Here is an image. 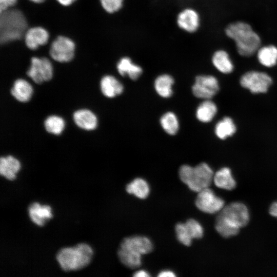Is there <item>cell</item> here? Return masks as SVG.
Returning a JSON list of instances; mask_svg holds the SVG:
<instances>
[{"label":"cell","mask_w":277,"mask_h":277,"mask_svg":"<svg viewBox=\"0 0 277 277\" xmlns=\"http://www.w3.org/2000/svg\"><path fill=\"white\" fill-rule=\"evenodd\" d=\"M10 93L17 101L25 103L28 102L32 97L33 88L27 81L18 78L14 82Z\"/></svg>","instance_id":"cell-21"},{"label":"cell","mask_w":277,"mask_h":277,"mask_svg":"<svg viewBox=\"0 0 277 277\" xmlns=\"http://www.w3.org/2000/svg\"><path fill=\"white\" fill-rule=\"evenodd\" d=\"M216 112L215 104L209 100H206L197 107L196 117L200 122L207 123L213 119Z\"/></svg>","instance_id":"cell-25"},{"label":"cell","mask_w":277,"mask_h":277,"mask_svg":"<svg viewBox=\"0 0 277 277\" xmlns=\"http://www.w3.org/2000/svg\"><path fill=\"white\" fill-rule=\"evenodd\" d=\"M240 84L253 93H264L272 84V79L265 72L252 70L246 72L241 76Z\"/></svg>","instance_id":"cell-7"},{"label":"cell","mask_w":277,"mask_h":277,"mask_svg":"<svg viewBox=\"0 0 277 277\" xmlns=\"http://www.w3.org/2000/svg\"><path fill=\"white\" fill-rule=\"evenodd\" d=\"M195 204L201 211L213 214L220 212L224 207L225 203L212 190L207 188L198 192Z\"/></svg>","instance_id":"cell-11"},{"label":"cell","mask_w":277,"mask_h":277,"mask_svg":"<svg viewBox=\"0 0 277 277\" xmlns=\"http://www.w3.org/2000/svg\"><path fill=\"white\" fill-rule=\"evenodd\" d=\"M33 2L36 3H39L44 2L45 0H30Z\"/></svg>","instance_id":"cell-38"},{"label":"cell","mask_w":277,"mask_h":277,"mask_svg":"<svg viewBox=\"0 0 277 277\" xmlns=\"http://www.w3.org/2000/svg\"><path fill=\"white\" fill-rule=\"evenodd\" d=\"M225 35L234 43L238 53L249 57L255 54L262 46V39L252 26L243 21L228 24L224 29Z\"/></svg>","instance_id":"cell-1"},{"label":"cell","mask_w":277,"mask_h":277,"mask_svg":"<svg viewBox=\"0 0 277 277\" xmlns=\"http://www.w3.org/2000/svg\"><path fill=\"white\" fill-rule=\"evenodd\" d=\"M187 230L192 239L201 238L204 233L203 227L196 220L190 219L185 223Z\"/></svg>","instance_id":"cell-31"},{"label":"cell","mask_w":277,"mask_h":277,"mask_svg":"<svg viewBox=\"0 0 277 277\" xmlns=\"http://www.w3.org/2000/svg\"><path fill=\"white\" fill-rule=\"evenodd\" d=\"M219 83L215 77L211 75H199L195 78L192 91L196 97L209 100L218 92Z\"/></svg>","instance_id":"cell-10"},{"label":"cell","mask_w":277,"mask_h":277,"mask_svg":"<svg viewBox=\"0 0 277 277\" xmlns=\"http://www.w3.org/2000/svg\"><path fill=\"white\" fill-rule=\"evenodd\" d=\"M269 213L272 216L277 217V202L273 203L271 205Z\"/></svg>","instance_id":"cell-35"},{"label":"cell","mask_w":277,"mask_h":277,"mask_svg":"<svg viewBox=\"0 0 277 277\" xmlns=\"http://www.w3.org/2000/svg\"><path fill=\"white\" fill-rule=\"evenodd\" d=\"M75 44L69 38L58 36L52 43L49 53L55 61L60 62H68L74 55Z\"/></svg>","instance_id":"cell-8"},{"label":"cell","mask_w":277,"mask_h":277,"mask_svg":"<svg viewBox=\"0 0 277 277\" xmlns=\"http://www.w3.org/2000/svg\"><path fill=\"white\" fill-rule=\"evenodd\" d=\"M127 192L136 197L145 199L150 192V187L148 183L143 179L136 178L128 183L126 187Z\"/></svg>","instance_id":"cell-24"},{"label":"cell","mask_w":277,"mask_h":277,"mask_svg":"<svg viewBox=\"0 0 277 277\" xmlns=\"http://www.w3.org/2000/svg\"><path fill=\"white\" fill-rule=\"evenodd\" d=\"M49 38L48 31L41 27H32L28 29L25 35V41L27 47L31 50L47 43Z\"/></svg>","instance_id":"cell-15"},{"label":"cell","mask_w":277,"mask_h":277,"mask_svg":"<svg viewBox=\"0 0 277 277\" xmlns=\"http://www.w3.org/2000/svg\"><path fill=\"white\" fill-rule=\"evenodd\" d=\"M175 230L177 239L181 243L187 246L191 245L193 239L188 232L185 223H177Z\"/></svg>","instance_id":"cell-32"},{"label":"cell","mask_w":277,"mask_h":277,"mask_svg":"<svg viewBox=\"0 0 277 277\" xmlns=\"http://www.w3.org/2000/svg\"><path fill=\"white\" fill-rule=\"evenodd\" d=\"M174 83V80L172 75L168 73H163L158 75L155 79L154 89L160 96L168 98L172 94V88Z\"/></svg>","instance_id":"cell-22"},{"label":"cell","mask_w":277,"mask_h":277,"mask_svg":"<svg viewBox=\"0 0 277 277\" xmlns=\"http://www.w3.org/2000/svg\"><path fill=\"white\" fill-rule=\"evenodd\" d=\"M93 256L92 247L86 243H81L73 247L60 249L56 254V259L61 268L69 272L85 268L91 262Z\"/></svg>","instance_id":"cell-2"},{"label":"cell","mask_w":277,"mask_h":277,"mask_svg":"<svg viewBox=\"0 0 277 277\" xmlns=\"http://www.w3.org/2000/svg\"><path fill=\"white\" fill-rule=\"evenodd\" d=\"M180 180L192 191L199 192L209 188L213 180V172L210 166L202 163L193 167L184 165L179 171Z\"/></svg>","instance_id":"cell-4"},{"label":"cell","mask_w":277,"mask_h":277,"mask_svg":"<svg viewBox=\"0 0 277 277\" xmlns=\"http://www.w3.org/2000/svg\"><path fill=\"white\" fill-rule=\"evenodd\" d=\"M213 181L217 187L226 190H232L236 186L231 171L227 167L220 169L214 174Z\"/></svg>","instance_id":"cell-23"},{"label":"cell","mask_w":277,"mask_h":277,"mask_svg":"<svg viewBox=\"0 0 277 277\" xmlns=\"http://www.w3.org/2000/svg\"><path fill=\"white\" fill-rule=\"evenodd\" d=\"M27 74L36 84L48 81L53 76L52 64L46 57H33Z\"/></svg>","instance_id":"cell-9"},{"label":"cell","mask_w":277,"mask_h":277,"mask_svg":"<svg viewBox=\"0 0 277 277\" xmlns=\"http://www.w3.org/2000/svg\"><path fill=\"white\" fill-rule=\"evenodd\" d=\"M104 11L110 14L122 12L126 5L127 0H100Z\"/></svg>","instance_id":"cell-30"},{"label":"cell","mask_w":277,"mask_h":277,"mask_svg":"<svg viewBox=\"0 0 277 277\" xmlns=\"http://www.w3.org/2000/svg\"><path fill=\"white\" fill-rule=\"evenodd\" d=\"M249 220L247 207L240 202H233L219 212L215 223L226 226L239 232L241 227L246 226Z\"/></svg>","instance_id":"cell-5"},{"label":"cell","mask_w":277,"mask_h":277,"mask_svg":"<svg viewBox=\"0 0 277 277\" xmlns=\"http://www.w3.org/2000/svg\"><path fill=\"white\" fill-rule=\"evenodd\" d=\"M27 22L18 10H6L1 12L0 42L6 44L20 39L26 30Z\"/></svg>","instance_id":"cell-3"},{"label":"cell","mask_w":277,"mask_h":277,"mask_svg":"<svg viewBox=\"0 0 277 277\" xmlns=\"http://www.w3.org/2000/svg\"><path fill=\"white\" fill-rule=\"evenodd\" d=\"M65 123L64 120L57 115L48 116L44 121L46 130L50 133L55 135L60 134L64 129Z\"/></svg>","instance_id":"cell-29"},{"label":"cell","mask_w":277,"mask_h":277,"mask_svg":"<svg viewBox=\"0 0 277 277\" xmlns=\"http://www.w3.org/2000/svg\"><path fill=\"white\" fill-rule=\"evenodd\" d=\"M116 69L118 73L122 76H127L132 80H136L143 73V67L134 61L131 55H123L116 62Z\"/></svg>","instance_id":"cell-13"},{"label":"cell","mask_w":277,"mask_h":277,"mask_svg":"<svg viewBox=\"0 0 277 277\" xmlns=\"http://www.w3.org/2000/svg\"><path fill=\"white\" fill-rule=\"evenodd\" d=\"M175 276L176 275L173 272L170 270H163L161 271L158 274V276H160V277H166V276L173 277Z\"/></svg>","instance_id":"cell-34"},{"label":"cell","mask_w":277,"mask_h":277,"mask_svg":"<svg viewBox=\"0 0 277 277\" xmlns=\"http://www.w3.org/2000/svg\"><path fill=\"white\" fill-rule=\"evenodd\" d=\"M255 54L259 62L264 67L271 68L277 64V46L275 45L261 46Z\"/></svg>","instance_id":"cell-20"},{"label":"cell","mask_w":277,"mask_h":277,"mask_svg":"<svg viewBox=\"0 0 277 277\" xmlns=\"http://www.w3.org/2000/svg\"><path fill=\"white\" fill-rule=\"evenodd\" d=\"M21 167L19 161L12 155L0 158V174L8 180H14Z\"/></svg>","instance_id":"cell-19"},{"label":"cell","mask_w":277,"mask_h":277,"mask_svg":"<svg viewBox=\"0 0 277 277\" xmlns=\"http://www.w3.org/2000/svg\"><path fill=\"white\" fill-rule=\"evenodd\" d=\"M202 19L200 10L195 6L188 4L177 10L174 16V24L180 32L192 35L200 31Z\"/></svg>","instance_id":"cell-6"},{"label":"cell","mask_w":277,"mask_h":277,"mask_svg":"<svg viewBox=\"0 0 277 277\" xmlns=\"http://www.w3.org/2000/svg\"><path fill=\"white\" fill-rule=\"evenodd\" d=\"M160 124L164 130L168 134H175L179 129L177 116L172 112H167L161 117Z\"/></svg>","instance_id":"cell-26"},{"label":"cell","mask_w":277,"mask_h":277,"mask_svg":"<svg viewBox=\"0 0 277 277\" xmlns=\"http://www.w3.org/2000/svg\"><path fill=\"white\" fill-rule=\"evenodd\" d=\"M59 3L64 6H69L75 0H56Z\"/></svg>","instance_id":"cell-37"},{"label":"cell","mask_w":277,"mask_h":277,"mask_svg":"<svg viewBox=\"0 0 277 277\" xmlns=\"http://www.w3.org/2000/svg\"><path fill=\"white\" fill-rule=\"evenodd\" d=\"M119 248L133 253L142 255L151 252L153 249V245L148 238L135 235L124 239Z\"/></svg>","instance_id":"cell-12"},{"label":"cell","mask_w":277,"mask_h":277,"mask_svg":"<svg viewBox=\"0 0 277 277\" xmlns=\"http://www.w3.org/2000/svg\"><path fill=\"white\" fill-rule=\"evenodd\" d=\"M73 118L77 126L84 130H94L97 125L96 115L88 109H82L75 111L73 113Z\"/></svg>","instance_id":"cell-17"},{"label":"cell","mask_w":277,"mask_h":277,"mask_svg":"<svg viewBox=\"0 0 277 277\" xmlns=\"http://www.w3.org/2000/svg\"><path fill=\"white\" fill-rule=\"evenodd\" d=\"M133 276L135 277H147L150 276V274L145 270H140L135 272Z\"/></svg>","instance_id":"cell-36"},{"label":"cell","mask_w":277,"mask_h":277,"mask_svg":"<svg viewBox=\"0 0 277 277\" xmlns=\"http://www.w3.org/2000/svg\"><path fill=\"white\" fill-rule=\"evenodd\" d=\"M236 127L231 118L225 117L216 125L215 133L221 139H225L234 133Z\"/></svg>","instance_id":"cell-27"},{"label":"cell","mask_w":277,"mask_h":277,"mask_svg":"<svg viewBox=\"0 0 277 277\" xmlns=\"http://www.w3.org/2000/svg\"><path fill=\"white\" fill-rule=\"evenodd\" d=\"M30 220L36 225L43 227L53 217L51 208L47 205L33 202L28 207Z\"/></svg>","instance_id":"cell-14"},{"label":"cell","mask_w":277,"mask_h":277,"mask_svg":"<svg viewBox=\"0 0 277 277\" xmlns=\"http://www.w3.org/2000/svg\"><path fill=\"white\" fill-rule=\"evenodd\" d=\"M100 89L104 96L112 98L121 94L123 91L124 87L114 76L106 75L101 80Z\"/></svg>","instance_id":"cell-18"},{"label":"cell","mask_w":277,"mask_h":277,"mask_svg":"<svg viewBox=\"0 0 277 277\" xmlns=\"http://www.w3.org/2000/svg\"><path fill=\"white\" fill-rule=\"evenodd\" d=\"M17 0H0V12L5 11L10 7L14 6Z\"/></svg>","instance_id":"cell-33"},{"label":"cell","mask_w":277,"mask_h":277,"mask_svg":"<svg viewBox=\"0 0 277 277\" xmlns=\"http://www.w3.org/2000/svg\"><path fill=\"white\" fill-rule=\"evenodd\" d=\"M117 255L121 262L130 268L139 267L142 264V255L118 248Z\"/></svg>","instance_id":"cell-28"},{"label":"cell","mask_w":277,"mask_h":277,"mask_svg":"<svg viewBox=\"0 0 277 277\" xmlns=\"http://www.w3.org/2000/svg\"><path fill=\"white\" fill-rule=\"evenodd\" d=\"M211 62L214 68L224 74H229L233 70L234 66L230 55L224 49H217L213 51Z\"/></svg>","instance_id":"cell-16"}]
</instances>
